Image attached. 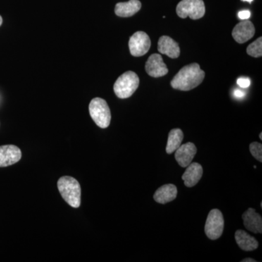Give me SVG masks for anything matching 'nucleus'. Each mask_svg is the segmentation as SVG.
<instances>
[{"instance_id":"nucleus-2","label":"nucleus","mask_w":262,"mask_h":262,"mask_svg":"<svg viewBox=\"0 0 262 262\" xmlns=\"http://www.w3.org/2000/svg\"><path fill=\"white\" fill-rule=\"evenodd\" d=\"M58 189L66 203L72 208H78L81 205L80 183L72 177H62L58 179Z\"/></svg>"},{"instance_id":"nucleus-9","label":"nucleus","mask_w":262,"mask_h":262,"mask_svg":"<svg viewBox=\"0 0 262 262\" xmlns=\"http://www.w3.org/2000/svg\"><path fill=\"white\" fill-rule=\"evenodd\" d=\"M22 153L15 145L0 146V168L10 166L21 159Z\"/></svg>"},{"instance_id":"nucleus-1","label":"nucleus","mask_w":262,"mask_h":262,"mask_svg":"<svg viewBox=\"0 0 262 262\" xmlns=\"http://www.w3.org/2000/svg\"><path fill=\"white\" fill-rule=\"evenodd\" d=\"M205 78V72L198 63L185 66L173 77L170 85L173 89L189 91L200 85Z\"/></svg>"},{"instance_id":"nucleus-5","label":"nucleus","mask_w":262,"mask_h":262,"mask_svg":"<svg viewBox=\"0 0 262 262\" xmlns=\"http://www.w3.org/2000/svg\"><path fill=\"white\" fill-rule=\"evenodd\" d=\"M177 13L180 18L189 17L192 20L203 18L206 7L203 0H182L177 7Z\"/></svg>"},{"instance_id":"nucleus-8","label":"nucleus","mask_w":262,"mask_h":262,"mask_svg":"<svg viewBox=\"0 0 262 262\" xmlns=\"http://www.w3.org/2000/svg\"><path fill=\"white\" fill-rule=\"evenodd\" d=\"M145 70L148 75L155 78L163 77L168 73V68L164 63L161 55L157 53L149 57L146 63Z\"/></svg>"},{"instance_id":"nucleus-25","label":"nucleus","mask_w":262,"mask_h":262,"mask_svg":"<svg viewBox=\"0 0 262 262\" xmlns=\"http://www.w3.org/2000/svg\"><path fill=\"white\" fill-rule=\"evenodd\" d=\"M2 24H3V18H2L1 15H0V27H1Z\"/></svg>"},{"instance_id":"nucleus-3","label":"nucleus","mask_w":262,"mask_h":262,"mask_svg":"<svg viewBox=\"0 0 262 262\" xmlns=\"http://www.w3.org/2000/svg\"><path fill=\"white\" fill-rule=\"evenodd\" d=\"M139 85V78L135 72L127 71L118 77L115 84L114 91L117 97L127 98L135 93Z\"/></svg>"},{"instance_id":"nucleus-19","label":"nucleus","mask_w":262,"mask_h":262,"mask_svg":"<svg viewBox=\"0 0 262 262\" xmlns=\"http://www.w3.org/2000/svg\"><path fill=\"white\" fill-rule=\"evenodd\" d=\"M246 52L249 56L259 58L262 56V38L259 37L256 41L248 46Z\"/></svg>"},{"instance_id":"nucleus-23","label":"nucleus","mask_w":262,"mask_h":262,"mask_svg":"<svg viewBox=\"0 0 262 262\" xmlns=\"http://www.w3.org/2000/svg\"><path fill=\"white\" fill-rule=\"evenodd\" d=\"M234 96H235L236 97L241 98L244 96V93L243 92V91H239V90H236V91H234Z\"/></svg>"},{"instance_id":"nucleus-11","label":"nucleus","mask_w":262,"mask_h":262,"mask_svg":"<svg viewBox=\"0 0 262 262\" xmlns=\"http://www.w3.org/2000/svg\"><path fill=\"white\" fill-rule=\"evenodd\" d=\"M175 151V158L177 163L182 168H187L195 156L196 147L193 143L188 142L182 144Z\"/></svg>"},{"instance_id":"nucleus-15","label":"nucleus","mask_w":262,"mask_h":262,"mask_svg":"<svg viewBox=\"0 0 262 262\" xmlns=\"http://www.w3.org/2000/svg\"><path fill=\"white\" fill-rule=\"evenodd\" d=\"M177 193H178V189L174 184H165L155 192L153 198L157 203L166 204L177 198Z\"/></svg>"},{"instance_id":"nucleus-16","label":"nucleus","mask_w":262,"mask_h":262,"mask_svg":"<svg viewBox=\"0 0 262 262\" xmlns=\"http://www.w3.org/2000/svg\"><path fill=\"white\" fill-rule=\"evenodd\" d=\"M141 8L139 0H130L127 3H119L115 6V14L117 16L127 18L137 13Z\"/></svg>"},{"instance_id":"nucleus-4","label":"nucleus","mask_w":262,"mask_h":262,"mask_svg":"<svg viewBox=\"0 0 262 262\" xmlns=\"http://www.w3.org/2000/svg\"><path fill=\"white\" fill-rule=\"evenodd\" d=\"M89 113L95 123L101 128H106L111 122V112L107 103L101 98H95L89 104Z\"/></svg>"},{"instance_id":"nucleus-14","label":"nucleus","mask_w":262,"mask_h":262,"mask_svg":"<svg viewBox=\"0 0 262 262\" xmlns=\"http://www.w3.org/2000/svg\"><path fill=\"white\" fill-rule=\"evenodd\" d=\"M203 170L201 164L191 163L187 167L185 172L182 175L186 187H192L195 186L203 177Z\"/></svg>"},{"instance_id":"nucleus-26","label":"nucleus","mask_w":262,"mask_h":262,"mask_svg":"<svg viewBox=\"0 0 262 262\" xmlns=\"http://www.w3.org/2000/svg\"><path fill=\"white\" fill-rule=\"evenodd\" d=\"M243 1H245V2H248V3H251V2L253 1V0H243Z\"/></svg>"},{"instance_id":"nucleus-12","label":"nucleus","mask_w":262,"mask_h":262,"mask_svg":"<svg viewBox=\"0 0 262 262\" xmlns=\"http://www.w3.org/2000/svg\"><path fill=\"white\" fill-rule=\"evenodd\" d=\"M245 227L248 230L255 234H261L262 232V218L261 215L256 213L254 208H248L242 215Z\"/></svg>"},{"instance_id":"nucleus-13","label":"nucleus","mask_w":262,"mask_h":262,"mask_svg":"<svg viewBox=\"0 0 262 262\" xmlns=\"http://www.w3.org/2000/svg\"><path fill=\"white\" fill-rule=\"evenodd\" d=\"M158 51L170 58H177L180 56L178 43L168 36H162L158 41Z\"/></svg>"},{"instance_id":"nucleus-22","label":"nucleus","mask_w":262,"mask_h":262,"mask_svg":"<svg viewBox=\"0 0 262 262\" xmlns=\"http://www.w3.org/2000/svg\"><path fill=\"white\" fill-rule=\"evenodd\" d=\"M251 16V13L248 10H243L238 13V17L241 20H247Z\"/></svg>"},{"instance_id":"nucleus-21","label":"nucleus","mask_w":262,"mask_h":262,"mask_svg":"<svg viewBox=\"0 0 262 262\" xmlns=\"http://www.w3.org/2000/svg\"><path fill=\"white\" fill-rule=\"evenodd\" d=\"M237 82L239 87L243 88V89H247V88L249 87L251 81H250L249 79L241 77V78L237 80Z\"/></svg>"},{"instance_id":"nucleus-18","label":"nucleus","mask_w":262,"mask_h":262,"mask_svg":"<svg viewBox=\"0 0 262 262\" xmlns=\"http://www.w3.org/2000/svg\"><path fill=\"white\" fill-rule=\"evenodd\" d=\"M183 139H184V134L181 129L175 128L170 130L168 134V143L165 149L167 154H172L178 149L179 146L182 145Z\"/></svg>"},{"instance_id":"nucleus-17","label":"nucleus","mask_w":262,"mask_h":262,"mask_svg":"<svg viewBox=\"0 0 262 262\" xmlns=\"http://www.w3.org/2000/svg\"><path fill=\"white\" fill-rule=\"evenodd\" d=\"M236 243L245 251H252L258 247L257 239L244 230H237L234 234Z\"/></svg>"},{"instance_id":"nucleus-10","label":"nucleus","mask_w":262,"mask_h":262,"mask_svg":"<svg viewBox=\"0 0 262 262\" xmlns=\"http://www.w3.org/2000/svg\"><path fill=\"white\" fill-rule=\"evenodd\" d=\"M232 34L236 42L239 44H243V43L247 42L254 36V26L250 20H242L234 27Z\"/></svg>"},{"instance_id":"nucleus-7","label":"nucleus","mask_w":262,"mask_h":262,"mask_svg":"<svg viewBox=\"0 0 262 262\" xmlns=\"http://www.w3.org/2000/svg\"><path fill=\"white\" fill-rule=\"evenodd\" d=\"M129 49L133 56H144L149 51L151 40L146 33L137 32L133 34L129 40Z\"/></svg>"},{"instance_id":"nucleus-24","label":"nucleus","mask_w":262,"mask_h":262,"mask_svg":"<svg viewBox=\"0 0 262 262\" xmlns=\"http://www.w3.org/2000/svg\"><path fill=\"white\" fill-rule=\"evenodd\" d=\"M256 260L253 259V258H245V259L242 260V262H256Z\"/></svg>"},{"instance_id":"nucleus-20","label":"nucleus","mask_w":262,"mask_h":262,"mask_svg":"<svg viewBox=\"0 0 262 262\" xmlns=\"http://www.w3.org/2000/svg\"><path fill=\"white\" fill-rule=\"evenodd\" d=\"M250 151L253 158H256L260 163L262 162V144L261 143L253 142L250 144Z\"/></svg>"},{"instance_id":"nucleus-6","label":"nucleus","mask_w":262,"mask_h":262,"mask_svg":"<svg viewBox=\"0 0 262 262\" xmlns=\"http://www.w3.org/2000/svg\"><path fill=\"white\" fill-rule=\"evenodd\" d=\"M225 220L223 214L219 209H213L207 217L205 225V233L208 238L215 241L220 238L223 233Z\"/></svg>"},{"instance_id":"nucleus-27","label":"nucleus","mask_w":262,"mask_h":262,"mask_svg":"<svg viewBox=\"0 0 262 262\" xmlns=\"http://www.w3.org/2000/svg\"><path fill=\"white\" fill-rule=\"evenodd\" d=\"M259 138H260V140H262V133H260Z\"/></svg>"}]
</instances>
